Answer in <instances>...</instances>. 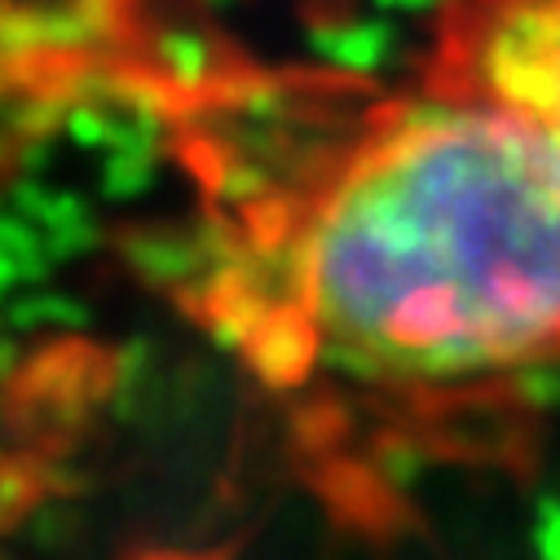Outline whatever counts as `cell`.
<instances>
[{"label": "cell", "mask_w": 560, "mask_h": 560, "mask_svg": "<svg viewBox=\"0 0 560 560\" xmlns=\"http://www.w3.org/2000/svg\"><path fill=\"white\" fill-rule=\"evenodd\" d=\"M292 296L336 366L384 384L560 358V173L468 93L401 106L310 199Z\"/></svg>", "instance_id": "1"}, {"label": "cell", "mask_w": 560, "mask_h": 560, "mask_svg": "<svg viewBox=\"0 0 560 560\" xmlns=\"http://www.w3.org/2000/svg\"><path fill=\"white\" fill-rule=\"evenodd\" d=\"M446 71L455 93L516 119L560 173V0H468Z\"/></svg>", "instance_id": "2"}]
</instances>
